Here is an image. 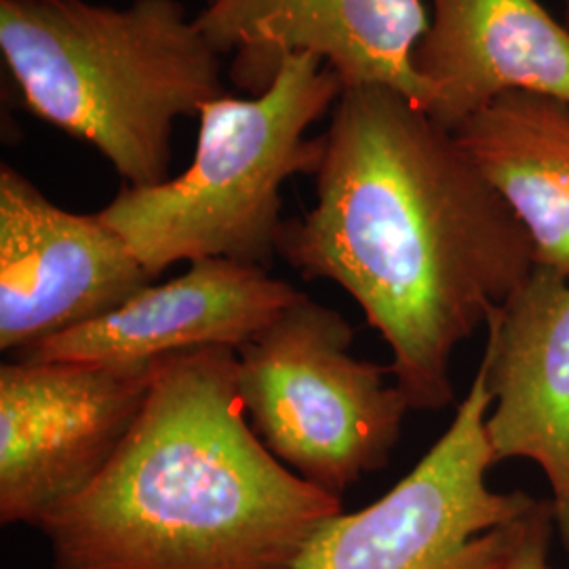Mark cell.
Returning <instances> with one entry per match:
<instances>
[{"mask_svg": "<svg viewBox=\"0 0 569 569\" xmlns=\"http://www.w3.org/2000/svg\"><path fill=\"white\" fill-rule=\"evenodd\" d=\"M315 180L317 203L284 220L277 256L359 305L411 409H446L456 348L536 268L526 228L456 136L387 87L342 91Z\"/></svg>", "mask_w": 569, "mask_h": 569, "instance_id": "obj_1", "label": "cell"}, {"mask_svg": "<svg viewBox=\"0 0 569 569\" xmlns=\"http://www.w3.org/2000/svg\"><path fill=\"white\" fill-rule=\"evenodd\" d=\"M340 510L249 425L237 352L201 348L159 361L114 458L37 529L53 569H293Z\"/></svg>", "mask_w": 569, "mask_h": 569, "instance_id": "obj_2", "label": "cell"}, {"mask_svg": "<svg viewBox=\"0 0 569 569\" xmlns=\"http://www.w3.org/2000/svg\"><path fill=\"white\" fill-rule=\"evenodd\" d=\"M0 53L23 108L131 188L167 182L176 121L226 96L220 53L180 0H0Z\"/></svg>", "mask_w": 569, "mask_h": 569, "instance_id": "obj_3", "label": "cell"}, {"mask_svg": "<svg viewBox=\"0 0 569 569\" xmlns=\"http://www.w3.org/2000/svg\"><path fill=\"white\" fill-rule=\"evenodd\" d=\"M342 91L321 58L283 56L256 98L204 103L194 159L178 178L124 186L98 213L152 277L207 258L270 268L283 228L281 190L293 176L319 171L326 136L306 138V131Z\"/></svg>", "mask_w": 569, "mask_h": 569, "instance_id": "obj_4", "label": "cell"}, {"mask_svg": "<svg viewBox=\"0 0 569 569\" xmlns=\"http://www.w3.org/2000/svg\"><path fill=\"white\" fill-rule=\"evenodd\" d=\"M345 317L300 296L237 350L239 395L264 448L333 498L388 465L409 401L390 367L350 352Z\"/></svg>", "mask_w": 569, "mask_h": 569, "instance_id": "obj_5", "label": "cell"}, {"mask_svg": "<svg viewBox=\"0 0 569 569\" xmlns=\"http://www.w3.org/2000/svg\"><path fill=\"white\" fill-rule=\"evenodd\" d=\"M481 361L465 401L427 456L378 502L329 517L293 569H507L531 515L523 491L489 488L496 465Z\"/></svg>", "mask_w": 569, "mask_h": 569, "instance_id": "obj_6", "label": "cell"}, {"mask_svg": "<svg viewBox=\"0 0 569 569\" xmlns=\"http://www.w3.org/2000/svg\"><path fill=\"white\" fill-rule=\"evenodd\" d=\"M159 361L0 366L2 526L37 528L98 479L148 403Z\"/></svg>", "mask_w": 569, "mask_h": 569, "instance_id": "obj_7", "label": "cell"}, {"mask_svg": "<svg viewBox=\"0 0 569 569\" xmlns=\"http://www.w3.org/2000/svg\"><path fill=\"white\" fill-rule=\"evenodd\" d=\"M154 279L100 213L61 209L16 167H0L2 352L96 321Z\"/></svg>", "mask_w": 569, "mask_h": 569, "instance_id": "obj_8", "label": "cell"}, {"mask_svg": "<svg viewBox=\"0 0 569 569\" xmlns=\"http://www.w3.org/2000/svg\"><path fill=\"white\" fill-rule=\"evenodd\" d=\"M491 409L486 420L496 462L529 460L549 481L555 521L569 550V279L536 266L488 317Z\"/></svg>", "mask_w": 569, "mask_h": 569, "instance_id": "obj_9", "label": "cell"}, {"mask_svg": "<svg viewBox=\"0 0 569 569\" xmlns=\"http://www.w3.org/2000/svg\"><path fill=\"white\" fill-rule=\"evenodd\" d=\"M302 291L268 268L207 258L161 284H148L112 312L70 329L13 359L32 363H143L169 355L239 350Z\"/></svg>", "mask_w": 569, "mask_h": 569, "instance_id": "obj_10", "label": "cell"}, {"mask_svg": "<svg viewBox=\"0 0 569 569\" xmlns=\"http://www.w3.org/2000/svg\"><path fill=\"white\" fill-rule=\"evenodd\" d=\"M222 56L262 63L268 79L289 53H312L348 87H387L428 108L413 68L427 34L422 0H211L194 18Z\"/></svg>", "mask_w": 569, "mask_h": 569, "instance_id": "obj_11", "label": "cell"}, {"mask_svg": "<svg viewBox=\"0 0 569 569\" xmlns=\"http://www.w3.org/2000/svg\"><path fill=\"white\" fill-rule=\"evenodd\" d=\"M413 53L430 119L451 133L500 96L523 91L569 103V28L538 0H430Z\"/></svg>", "mask_w": 569, "mask_h": 569, "instance_id": "obj_12", "label": "cell"}, {"mask_svg": "<svg viewBox=\"0 0 569 569\" xmlns=\"http://www.w3.org/2000/svg\"><path fill=\"white\" fill-rule=\"evenodd\" d=\"M453 136L526 228L536 266L569 279V103L515 91L477 110Z\"/></svg>", "mask_w": 569, "mask_h": 569, "instance_id": "obj_13", "label": "cell"}, {"mask_svg": "<svg viewBox=\"0 0 569 569\" xmlns=\"http://www.w3.org/2000/svg\"><path fill=\"white\" fill-rule=\"evenodd\" d=\"M555 521V510L550 502H542L531 515L528 529L515 550L507 569H550L549 547Z\"/></svg>", "mask_w": 569, "mask_h": 569, "instance_id": "obj_14", "label": "cell"}, {"mask_svg": "<svg viewBox=\"0 0 569 569\" xmlns=\"http://www.w3.org/2000/svg\"><path fill=\"white\" fill-rule=\"evenodd\" d=\"M563 4H566V11H568V18H569V0H563Z\"/></svg>", "mask_w": 569, "mask_h": 569, "instance_id": "obj_15", "label": "cell"}, {"mask_svg": "<svg viewBox=\"0 0 569 569\" xmlns=\"http://www.w3.org/2000/svg\"><path fill=\"white\" fill-rule=\"evenodd\" d=\"M207 2H211V0H207Z\"/></svg>", "mask_w": 569, "mask_h": 569, "instance_id": "obj_16", "label": "cell"}]
</instances>
